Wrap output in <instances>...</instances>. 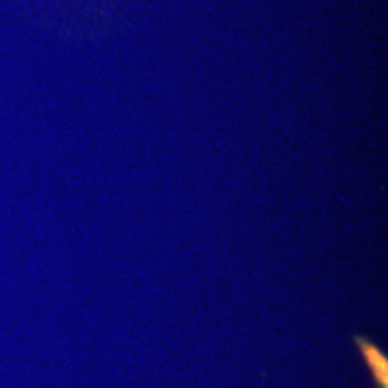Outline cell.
Wrapping results in <instances>:
<instances>
[{
  "instance_id": "cell-1",
  "label": "cell",
  "mask_w": 388,
  "mask_h": 388,
  "mask_svg": "<svg viewBox=\"0 0 388 388\" xmlns=\"http://www.w3.org/2000/svg\"><path fill=\"white\" fill-rule=\"evenodd\" d=\"M354 342H356L357 349H360V353H362L363 357H365L367 365H369L370 370H372L374 379H376L377 387L388 388V362H387V356H384V354L381 353V350L377 349V347L374 345L372 342L362 338V336H356V338H354Z\"/></svg>"
}]
</instances>
